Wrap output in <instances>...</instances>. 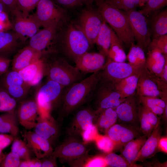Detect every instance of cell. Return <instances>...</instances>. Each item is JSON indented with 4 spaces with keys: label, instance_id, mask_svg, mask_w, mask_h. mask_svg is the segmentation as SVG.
I'll return each mask as SVG.
<instances>
[{
    "label": "cell",
    "instance_id": "f35d334b",
    "mask_svg": "<svg viewBox=\"0 0 167 167\" xmlns=\"http://www.w3.org/2000/svg\"><path fill=\"white\" fill-rule=\"evenodd\" d=\"M167 4V0H148L139 11L145 16H149Z\"/></svg>",
    "mask_w": 167,
    "mask_h": 167
},
{
    "label": "cell",
    "instance_id": "681fc988",
    "mask_svg": "<svg viewBox=\"0 0 167 167\" xmlns=\"http://www.w3.org/2000/svg\"><path fill=\"white\" fill-rule=\"evenodd\" d=\"M83 167H105L107 165L105 160L104 157L100 156H94L87 159Z\"/></svg>",
    "mask_w": 167,
    "mask_h": 167
},
{
    "label": "cell",
    "instance_id": "f907efd6",
    "mask_svg": "<svg viewBox=\"0 0 167 167\" xmlns=\"http://www.w3.org/2000/svg\"><path fill=\"white\" fill-rule=\"evenodd\" d=\"M8 13L0 12V32L5 31L12 29V26Z\"/></svg>",
    "mask_w": 167,
    "mask_h": 167
},
{
    "label": "cell",
    "instance_id": "7a4b0ae2",
    "mask_svg": "<svg viewBox=\"0 0 167 167\" xmlns=\"http://www.w3.org/2000/svg\"><path fill=\"white\" fill-rule=\"evenodd\" d=\"M99 71L89 77L65 88L60 107V119L68 116L85 103L90 101L99 81Z\"/></svg>",
    "mask_w": 167,
    "mask_h": 167
},
{
    "label": "cell",
    "instance_id": "3957f363",
    "mask_svg": "<svg viewBox=\"0 0 167 167\" xmlns=\"http://www.w3.org/2000/svg\"><path fill=\"white\" fill-rule=\"evenodd\" d=\"M60 29L49 48L61 55L66 56L74 62L77 58L88 52L91 45L85 34L76 26L70 24L63 33L61 32L62 34Z\"/></svg>",
    "mask_w": 167,
    "mask_h": 167
},
{
    "label": "cell",
    "instance_id": "52a82bcc",
    "mask_svg": "<svg viewBox=\"0 0 167 167\" xmlns=\"http://www.w3.org/2000/svg\"><path fill=\"white\" fill-rule=\"evenodd\" d=\"M125 99L121 97L114 85L99 81L90 101L94 109L101 110L109 108L115 109Z\"/></svg>",
    "mask_w": 167,
    "mask_h": 167
},
{
    "label": "cell",
    "instance_id": "cb8c5ba5",
    "mask_svg": "<svg viewBox=\"0 0 167 167\" xmlns=\"http://www.w3.org/2000/svg\"><path fill=\"white\" fill-rule=\"evenodd\" d=\"M162 132L161 123L153 130L147 139L134 161L135 163L137 161L143 162L153 156L159 151L158 143Z\"/></svg>",
    "mask_w": 167,
    "mask_h": 167
},
{
    "label": "cell",
    "instance_id": "4dcf8cb0",
    "mask_svg": "<svg viewBox=\"0 0 167 167\" xmlns=\"http://www.w3.org/2000/svg\"><path fill=\"white\" fill-rule=\"evenodd\" d=\"M140 73L128 76L114 85L122 98H126L135 93Z\"/></svg>",
    "mask_w": 167,
    "mask_h": 167
},
{
    "label": "cell",
    "instance_id": "8d00e7d4",
    "mask_svg": "<svg viewBox=\"0 0 167 167\" xmlns=\"http://www.w3.org/2000/svg\"><path fill=\"white\" fill-rule=\"evenodd\" d=\"M17 102L0 85V112H15Z\"/></svg>",
    "mask_w": 167,
    "mask_h": 167
},
{
    "label": "cell",
    "instance_id": "003e7915",
    "mask_svg": "<svg viewBox=\"0 0 167 167\" xmlns=\"http://www.w3.org/2000/svg\"><path fill=\"white\" fill-rule=\"evenodd\" d=\"M148 0H143L142 2V5L143 6L144 5V4L146 3V2L148 1Z\"/></svg>",
    "mask_w": 167,
    "mask_h": 167
},
{
    "label": "cell",
    "instance_id": "30bf717a",
    "mask_svg": "<svg viewBox=\"0 0 167 167\" xmlns=\"http://www.w3.org/2000/svg\"><path fill=\"white\" fill-rule=\"evenodd\" d=\"M124 12L136 44L145 51L151 41L150 29L145 16L136 9Z\"/></svg>",
    "mask_w": 167,
    "mask_h": 167
},
{
    "label": "cell",
    "instance_id": "f1b7e54d",
    "mask_svg": "<svg viewBox=\"0 0 167 167\" xmlns=\"http://www.w3.org/2000/svg\"><path fill=\"white\" fill-rule=\"evenodd\" d=\"M150 15V32L153 39L167 34V9L160 10Z\"/></svg>",
    "mask_w": 167,
    "mask_h": 167
},
{
    "label": "cell",
    "instance_id": "7c38bea8",
    "mask_svg": "<svg viewBox=\"0 0 167 167\" xmlns=\"http://www.w3.org/2000/svg\"><path fill=\"white\" fill-rule=\"evenodd\" d=\"M103 21L97 9H94L91 6L84 9L80 15L76 26L85 34L91 45L95 44Z\"/></svg>",
    "mask_w": 167,
    "mask_h": 167
},
{
    "label": "cell",
    "instance_id": "2e32d148",
    "mask_svg": "<svg viewBox=\"0 0 167 167\" xmlns=\"http://www.w3.org/2000/svg\"><path fill=\"white\" fill-rule=\"evenodd\" d=\"M16 114L19 122L25 129L34 128L40 116L35 99L23 100L18 106Z\"/></svg>",
    "mask_w": 167,
    "mask_h": 167
},
{
    "label": "cell",
    "instance_id": "ac0fdd59",
    "mask_svg": "<svg viewBox=\"0 0 167 167\" xmlns=\"http://www.w3.org/2000/svg\"><path fill=\"white\" fill-rule=\"evenodd\" d=\"M34 129L35 132L48 140L52 146L58 139L59 127L50 114L40 116Z\"/></svg>",
    "mask_w": 167,
    "mask_h": 167
},
{
    "label": "cell",
    "instance_id": "94428289",
    "mask_svg": "<svg viewBox=\"0 0 167 167\" xmlns=\"http://www.w3.org/2000/svg\"><path fill=\"white\" fill-rule=\"evenodd\" d=\"M158 150L167 153V137H161L158 143Z\"/></svg>",
    "mask_w": 167,
    "mask_h": 167
},
{
    "label": "cell",
    "instance_id": "b9f144b4",
    "mask_svg": "<svg viewBox=\"0 0 167 167\" xmlns=\"http://www.w3.org/2000/svg\"><path fill=\"white\" fill-rule=\"evenodd\" d=\"M104 157L107 166L111 167H132L121 155L110 152Z\"/></svg>",
    "mask_w": 167,
    "mask_h": 167
},
{
    "label": "cell",
    "instance_id": "9a60e30c",
    "mask_svg": "<svg viewBox=\"0 0 167 167\" xmlns=\"http://www.w3.org/2000/svg\"><path fill=\"white\" fill-rule=\"evenodd\" d=\"M135 94L137 96L157 97L167 101V95L161 92L154 76L145 66L140 73Z\"/></svg>",
    "mask_w": 167,
    "mask_h": 167
},
{
    "label": "cell",
    "instance_id": "91938a15",
    "mask_svg": "<svg viewBox=\"0 0 167 167\" xmlns=\"http://www.w3.org/2000/svg\"><path fill=\"white\" fill-rule=\"evenodd\" d=\"M7 8L9 15L11 12L18 10L16 4V0H2Z\"/></svg>",
    "mask_w": 167,
    "mask_h": 167
},
{
    "label": "cell",
    "instance_id": "5bb4252c",
    "mask_svg": "<svg viewBox=\"0 0 167 167\" xmlns=\"http://www.w3.org/2000/svg\"><path fill=\"white\" fill-rule=\"evenodd\" d=\"M71 122L67 129L70 136L77 137L89 126L93 124L98 111L91 105L80 107L75 111Z\"/></svg>",
    "mask_w": 167,
    "mask_h": 167
},
{
    "label": "cell",
    "instance_id": "be15d7a7",
    "mask_svg": "<svg viewBox=\"0 0 167 167\" xmlns=\"http://www.w3.org/2000/svg\"><path fill=\"white\" fill-rule=\"evenodd\" d=\"M79 1L81 4H84L88 7H89L91 6L92 4L95 0H79Z\"/></svg>",
    "mask_w": 167,
    "mask_h": 167
},
{
    "label": "cell",
    "instance_id": "1f68e13d",
    "mask_svg": "<svg viewBox=\"0 0 167 167\" xmlns=\"http://www.w3.org/2000/svg\"><path fill=\"white\" fill-rule=\"evenodd\" d=\"M123 44L113 30L107 58L116 62H125L126 55L124 49Z\"/></svg>",
    "mask_w": 167,
    "mask_h": 167
},
{
    "label": "cell",
    "instance_id": "4fadbf2b",
    "mask_svg": "<svg viewBox=\"0 0 167 167\" xmlns=\"http://www.w3.org/2000/svg\"><path fill=\"white\" fill-rule=\"evenodd\" d=\"M140 104L135 93L125 98L115 109L119 123L130 126L140 131L139 118Z\"/></svg>",
    "mask_w": 167,
    "mask_h": 167
},
{
    "label": "cell",
    "instance_id": "bcb514c9",
    "mask_svg": "<svg viewBox=\"0 0 167 167\" xmlns=\"http://www.w3.org/2000/svg\"><path fill=\"white\" fill-rule=\"evenodd\" d=\"M40 0H16L18 9L24 15H28L36 8Z\"/></svg>",
    "mask_w": 167,
    "mask_h": 167
},
{
    "label": "cell",
    "instance_id": "60d3db41",
    "mask_svg": "<svg viewBox=\"0 0 167 167\" xmlns=\"http://www.w3.org/2000/svg\"><path fill=\"white\" fill-rule=\"evenodd\" d=\"M139 118L140 131L143 135L147 136L148 138L150 135L153 129L149 121L145 107L141 103L139 107Z\"/></svg>",
    "mask_w": 167,
    "mask_h": 167
},
{
    "label": "cell",
    "instance_id": "7bdbcfd3",
    "mask_svg": "<svg viewBox=\"0 0 167 167\" xmlns=\"http://www.w3.org/2000/svg\"><path fill=\"white\" fill-rule=\"evenodd\" d=\"M97 148L103 152L108 153L116 148L115 143L106 135L99 134L95 141Z\"/></svg>",
    "mask_w": 167,
    "mask_h": 167
},
{
    "label": "cell",
    "instance_id": "ab89813d",
    "mask_svg": "<svg viewBox=\"0 0 167 167\" xmlns=\"http://www.w3.org/2000/svg\"><path fill=\"white\" fill-rule=\"evenodd\" d=\"M30 87L28 85H26L2 87L17 101L22 100L26 97Z\"/></svg>",
    "mask_w": 167,
    "mask_h": 167
},
{
    "label": "cell",
    "instance_id": "d6a6232c",
    "mask_svg": "<svg viewBox=\"0 0 167 167\" xmlns=\"http://www.w3.org/2000/svg\"><path fill=\"white\" fill-rule=\"evenodd\" d=\"M113 29L103 21L96 39V44L100 48L101 52L107 57L110 46Z\"/></svg>",
    "mask_w": 167,
    "mask_h": 167
},
{
    "label": "cell",
    "instance_id": "5b68a950",
    "mask_svg": "<svg viewBox=\"0 0 167 167\" xmlns=\"http://www.w3.org/2000/svg\"><path fill=\"white\" fill-rule=\"evenodd\" d=\"M65 88L54 81L47 79L38 88L35 100L40 116L50 114L60 108Z\"/></svg>",
    "mask_w": 167,
    "mask_h": 167
},
{
    "label": "cell",
    "instance_id": "816d5d0a",
    "mask_svg": "<svg viewBox=\"0 0 167 167\" xmlns=\"http://www.w3.org/2000/svg\"><path fill=\"white\" fill-rule=\"evenodd\" d=\"M144 107L149 121L154 129L161 124V118L151 110Z\"/></svg>",
    "mask_w": 167,
    "mask_h": 167
},
{
    "label": "cell",
    "instance_id": "f6af8a7d",
    "mask_svg": "<svg viewBox=\"0 0 167 167\" xmlns=\"http://www.w3.org/2000/svg\"><path fill=\"white\" fill-rule=\"evenodd\" d=\"M119 10L124 11L136 9L139 7V0H106Z\"/></svg>",
    "mask_w": 167,
    "mask_h": 167
},
{
    "label": "cell",
    "instance_id": "83f0119b",
    "mask_svg": "<svg viewBox=\"0 0 167 167\" xmlns=\"http://www.w3.org/2000/svg\"><path fill=\"white\" fill-rule=\"evenodd\" d=\"M147 138V136L143 135L129 141L123 147L121 155L132 167L139 166L137 165L134 161Z\"/></svg>",
    "mask_w": 167,
    "mask_h": 167
},
{
    "label": "cell",
    "instance_id": "484cf974",
    "mask_svg": "<svg viewBox=\"0 0 167 167\" xmlns=\"http://www.w3.org/2000/svg\"><path fill=\"white\" fill-rule=\"evenodd\" d=\"M98 111L94 124L98 131L106 134L109 129L117 122L118 115L114 108H109Z\"/></svg>",
    "mask_w": 167,
    "mask_h": 167
},
{
    "label": "cell",
    "instance_id": "74e56055",
    "mask_svg": "<svg viewBox=\"0 0 167 167\" xmlns=\"http://www.w3.org/2000/svg\"><path fill=\"white\" fill-rule=\"evenodd\" d=\"M12 142L11 152L17 154L21 160L31 158L32 152L24 141L15 137Z\"/></svg>",
    "mask_w": 167,
    "mask_h": 167
},
{
    "label": "cell",
    "instance_id": "680465c9",
    "mask_svg": "<svg viewBox=\"0 0 167 167\" xmlns=\"http://www.w3.org/2000/svg\"><path fill=\"white\" fill-rule=\"evenodd\" d=\"M156 77L161 83L167 84V59L161 73L158 77Z\"/></svg>",
    "mask_w": 167,
    "mask_h": 167
},
{
    "label": "cell",
    "instance_id": "f5cc1de1",
    "mask_svg": "<svg viewBox=\"0 0 167 167\" xmlns=\"http://www.w3.org/2000/svg\"><path fill=\"white\" fill-rule=\"evenodd\" d=\"M15 137L13 135L5 133H0V148L3 150L13 142Z\"/></svg>",
    "mask_w": 167,
    "mask_h": 167
},
{
    "label": "cell",
    "instance_id": "d6986e66",
    "mask_svg": "<svg viewBox=\"0 0 167 167\" xmlns=\"http://www.w3.org/2000/svg\"><path fill=\"white\" fill-rule=\"evenodd\" d=\"M23 137L24 141L37 158L42 159L52 153L53 146L49 142L34 131H25Z\"/></svg>",
    "mask_w": 167,
    "mask_h": 167
},
{
    "label": "cell",
    "instance_id": "11a10c76",
    "mask_svg": "<svg viewBox=\"0 0 167 167\" xmlns=\"http://www.w3.org/2000/svg\"><path fill=\"white\" fill-rule=\"evenodd\" d=\"M57 158L50 155L40 159L41 167H55L57 166Z\"/></svg>",
    "mask_w": 167,
    "mask_h": 167
},
{
    "label": "cell",
    "instance_id": "c3c4849f",
    "mask_svg": "<svg viewBox=\"0 0 167 167\" xmlns=\"http://www.w3.org/2000/svg\"><path fill=\"white\" fill-rule=\"evenodd\" d=\"M99 134L98 129L93 124L89 126L84 131L81 136L83 142L86 143L95 141Z\"/></svg>",
    "mask_w": 167,
    "mask_h": 167
},
{
    "label": "cell",
    "instance_id": "ee69618b",
    "mask_svg": "<svg viewBox=\"0 0 167 167\" xmlns=\"http://www.w3.org/2000/svg\"><path fill=\"white\" fill-rule=\"evenodd\" d=\"M156 49L164 55L167 56V34L152 39L147 50Z\"/></svg>",
    "mask_w": 167,
    "mask_h": 167
},
{
    "label": "cell",
    "instance_id": "9f6ffc18",
    "mask_svg": "<svg viewBox=\"0 0 167 167\" xmlns=\"http://www.w3.org/2000/svg\"><path fill=\"white\" fill-rule=\"evenodd\" d=\"M55 3L64 7H73L81 4L79 0H54Z\"/></svg>",
    "mask_w": 167,
    "mask_h": 167
},
{
    "label": "cell",
    "instance_id": "db71d44e",
    "mask_svg": "<svg viewBox=\"0 0 167 167\" xmlns=\"http://www.w3.org/2000/svg\"><path fill=\"white\" fill-rule=\"evenodd\" d=\"M41 167L40 159L37 157L28 160H21L19 167Z\"/></svg>",
    "mask_w": 167,
    "mask_h": 167
},
{
    "label": "cell",
    "instance_id": "d4e9b609",
    "mask_svg": "<svg viewBox=\"0 0 167 167\" xmlns=\"http://www.w3.org/2000/svg\"><path fill=\"white\" fill-rule=\"evenodd\" d=\"M18 72L24 82L30 87L38 84L44 76L43 64L40 58Z\"/></svg>",
    "mask_w": 167,
    "mask_h": 167
},
{
    "label": "cell",
    "instance_id": "44dd1931",
    "mask_svg": "<svg viewBox=\"0 0 167 167\" xmlns=\"http://www.w3.org/2000/svg\"><path fill=\"white\" fill-rule=\"evenodd\" d=\"M62 26L53 25L40 29L29 39L28 45L41 52L46 50L50 45L58 30Z\"/></svg>",
    "mask_w": 167,
    "mask_h": 167
},
{
    "label": "cell",
    "instance_id": "e7e4bbea",
    "mask_svg": "<svg viewBox=\"0 0 167 167\" xmlns=\"http://www.w3.org/2000/svg\"><path fill=\"white\" fill-rule=\"evenodd\" d=\"M2 150L0 148V164L6 155L3 153Z\"/></svg>",
    "mask_w": 167,
    "mask_h": 167
},
{
    "label": "cell",
    "instance_id": "f546056e",
    "mask_svg": "<svg viewBox=\"0 0 167 167\" xmlns=\"http://www.w3.org/2000/svg\"><path fill=\"white\" fill-rule=\"evenodd\" d=\"M16 113L5 112L0 115V133L11 134L16 137L19 132Z\"/></svg>",
    "mask_w": 167,
    "mask_h": 167
},
{
    "label": "cell",
    "instance_id": "277c9868",
    "mask_svg": "<svg viewBox=\"0 0 167 167\" xmlns=\"http://www.w3.org/2000/svg\"><path fill=\"white\" fill-rule=\"evenodd\" d=\"M95 2L103 20L109 25L123 44L130 47L135 39L124 11L106 0H95Z\"/></svg>",
    "mask_w": 167,
    "mask_h": 167
},
{
    "label": "cell",
    "instance_id": "e575fe53",
    "mask_svg": "<svg viewBox=\"0 0 167 167\" xmlns=\"http://www.w3.org/2000/svg\"><path fill=\"white\" fill-rule=\"evenodd\" d=\"M130 48L126 58L128 62L135 65L145 66L146 58L143 49L134 42Z\"/></svg>",
    "mask_w": 167,
    "mask_h": 167
},
{
    "label": "cell",
    "instance_id": "6f0895ef",
    "mask_svg": "<svg viewBox=\"0 0 167 167\" xmlns=\"http://www.w3.org/2000/svg\"><path fill=\"white\" fill-rule=\"evenodd\" d=\"M11 61V59L0 56V75L8 71Z\"/></svg>",
    "mask_w": 167,
    "mask_h": 167
},
{
    "label": "cell",
    "instance_id": "03108f58",
    "mask_svg": "<svg viewBox=\"0 0 167 167\" xmlns=\"http://www.w3.org/2000/svg\"><path fill=\"white\" fill-rule=\"evenodd\" d=\"M139 7H143L142 5V2L143 0H139Z\"/></svg>",
    "mask_w": 167,
    "mask_h": 167
},
{
    "label": "cell",
    "instance_id": "836d02e7",
    "mask_svg": "<svg viewBox=\"0 0 167 167\" xmlns=\"http://www.w3.org/2000/svg\"><path fill=\"white\" fill-rule=\"evenodd\" d=\"M137 96L141 104L157 115H162L165 108L167 106V101L160 98Z\"/></svg>",
    "mask_w": 167,
    "mask_h": 167
},
{
    "label": "cell",
    "instance_id": "7dc6e473",
    "mask_svg": "<svg viewBox=\"0 0 167 167\" xmlns=\"http://www.w3.org/2000/svg\"><path fill=\"white\" fill-rule=\"evenodd\" d=\"M21 161L17 154L11 152L6 155L0 164V167H19Z\"/></svg>",
    "mask_w": 167,
    "mask_h": 167
},
{
    "label": "cell",
    "instance_id": "d590c367",
    "mask_svg": "<svg viewBox=\"0 0 167 167\" xmlns=\"http://www.w3.org/2000/svg\"><path fill=\"white\" fill-rule=\"evenodd\" d=\"M26 85H28L24 82L19 72L12 70L4 74L0 83V85L3 88Z\"/></svg>",
    "mask_w": 167,
    "mask_h": 167
},
{
    "label": "cell",
    "instance_id": "ba28073f",
    "mask_svg": "<svg viewBox=\"0 0 167 167\" xmlns=\"http://www.w3.org/2000/svg\"><path fill=\"white\" fill-rule=\"evenodd\" d=\"M145 66L116 62L107 58L104 66L99 71V81L114 85L128 76L141 72Z\"/></svg>",
    "mask_w": 167,
    "mask_h": 167
},
{
    "label": "cell",
    "instance_id": "7402d4cb",
    "mask_svg": "<svg viewBox=\"0 0 167 167\" xmlns=\"http://www.w3.org/2000/svg\"><path fill=\"white\" fill-rule=\"evenodd\" d=\"M25 43L12 29L0 32V56L10 59Z\"/></svg>",
    "mask_w": 167,
    "mask_h": 167
},
{
    "label": "cell",
    "instance_id": "e0dca14e",
    "mask_svg": "<svg viewBox=\"0 0 167 167\" xmlns=\"http://www.w3.org/2000/svg\"><path fill=\"white\" fill-rule=\"evenodd\" d=\"M115 143L116 147H123L132 139L143 135L135 128L118 123L111 127L106 134Z\"/></svg>",
    "mask_w": 167,
    "mask_h": 167
},
{
    "label": "cell",
    "instance_id": "6125c7cd",
    "mask_svg": "<svg viewBox=\"0 0 167 167\" xmlns=\"http://www.w3.org/2000/svg\"><path fill=\"white\" fill-rule=\"evenodd\" d=\"M2 12L7 13L9 15V12L7 8L2 0H0V12Z\"/></svg>",
    "mask_w": 167,
    "mask_h": 167
},
{
    "label": "cell",
    "instance_id": "6da1fadb",
    "mask_svg": "<svg viewBox=\"0 0 167 167\" xmlns=\"http://www.w3.org/2000/svg\"><path fill=\"white\" fill-rule=\"evenodd\" d=\"M40 59L44 76L47 79L55 81L65 88L83 79L82 72L54 50L48 49L44 51Z\"/></svg>",
    "mask_w": 167,
    "mask_h": 167
},
{
    "label": "cell",
    "instance_id": "4316f807",
    "mask_svg": "<svg viewBox=\"0 0 167 167\" xmlns=\"http://www.w3.org/2000/svg\"><path fill=\"white\" fill-rule=\"evenodd\" d=\"M145 66L154 76L158 77L164 66L167 56L164 55L156 49L148 50Z\"/></svg>",
    "mask_w": 167,
    "mask_h": 167
},
{
    "label": "cell",
    "instance_id": "603a6c76",
    "mask_svg": "<svg viewBox=\"0 0 167 167\" xmlns=\"http://www.w3.org/2000/svg\"><path fill=\"white\" fill-rule=\"evenodd\" d=\"M42 53L28 45L21 48L13 56L12 70L18 71L39 59Z\"/></svg>",
    "mask_w": 167,
    "mask_h": 167
},
{
    "label": "cell",
    "instance_id": "8992f818",
    "mask_svg": "<svg viewBox=\"0 0 167 167\" xmlns=\"http://www.w3.org/2000/svg\"><path fill=\"white\" fill-rule=\"evenodd\" d=\"M88 152L85 143L76 137L70 136L56 148L51 155L58 158L62 163L79 166L87 159Z\"/></svg>",
    "mask_w": 167,
    "mask_h": 167
},
{
    "label": "cell",
    "instance_id": "ffe728a7",
    "mask_svg": "<svg viewBox=\"0 0 167 167\" xmlns=\"http://www.w3.org/2000/svg\"><path fill=\"white\" fill-rule=\"evenodd\" d=\"M101 53L86 52L75 61V66L81 72L93 73L101 69L106 60Z\"/></svg>",
    "mask_w": 167,
    "mask_h": 167
},
{
    "label": "cell",
    "instance_id": "8fae6325",
    "mask_svg": "<svg viewBox=\"0 0 167 167\" xmlns=\"http://www.w3.org/2000/svg\"><path fill=\"white\" fill-rule=\"evenodd\" d=\"M9 16L12 29L24 42L40 29L41 26L33 14L25 15L17 10L11 13Z\"/></svg>",
    "mask_w": 167,
    "mask_h": 167
},
{
    "label": "cell",
    "instance_id": "9c48e42d",
    "mask_svg": "<svg viewBox=\"0 0 167 167\" xmlns=\"http://www.w3.org/2000/svg\"><path fill=\"white\" fill-rule=\"evenodd\" d=\"M34 15L41 27L63 25L66 18V11L52 0H40Z\"/></svg>",
    "mask_w": 167,
    "mask_h": 167
}]
</instances>
